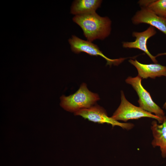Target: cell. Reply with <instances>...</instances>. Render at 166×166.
Returning a JSON list of instances; mask_svg holds the SVG:
<instances>
[{
    "label": "cell",
    "mask_w": 166,
    "mask_h": 166,
    "mask_svg": "<svg viewBox=\"0 0 166 166\" xmlns=\"http://www.w3.org/2000/svg\"><path fill=\"white\" fill-rule=\"evenodd\" d=\"M146 7L158 16L166 18V0H152Z\"/></svg>",
    "instance_id": "12"
},
{
    "label": "cell",
    "mask_w": 166,
    "mask_h": 166,
    "mask_svg": "<svg viewBox=\"0 0 166 166\" xmlns=\"http://www.w3.org/2000/svg\"><path fill=\"white\" fill-rule=\"evenodd\" d=\"M141 78L138 75L135 77H128L126 80L127 83L132 85L139 97L138 102L139 107L143 110L164 120L165 116L164 111L152 99L149 93L143 87Z\"/></svg>",
    "instance_id": "4"
},
{
    "label": "cell",
    "mask_w": 166,
    "mask_h": 166,
    "mask_svg": "<svg viewBox=\"0 0 166 166\" xmlns=\"http://www.w3.org/2000/svg\"><path fill=\"white\" fill-rule=\"evenodd\" d=\"M73 21L82 29L87 41L103 40L110 34L111 21L108 17H101L96 12L75 15Z\"/></svg>",
    "instance_id": "1"
},
{
    "label": "cell",
    "mask_w": 166,
    "mask_h": 166,
    "mask_svg": "<svg viewBox=\"0 0 166 166\" xmlns=\"http://www.w3.org/2000/svg\"><path fill=\"white\" fill-rule=\"evenodd\" d=\"M102 2L100 0H77L73 3L71 13L75 15H81L96 12Z\"/></svg>",
    "instance_id": "11"
},
{
    "label": "cell",
    "mask_w": 166,
    "mask_h": 166,
    "mask_svg": "<svg viewBox=\"0 0 166 166\" xmlns=\"http://www.w3.org/2000/svg\"><path fill=\"white\" fill-rule=\"evenodd\" d=\"M156 33L155 28L150 26L146 30L141 32H133L132 35L136 38L134 42H124L122 46L125 48H134L141 50L146 53L155 63H157L156 57L152 55L148 51L147 42L148 39L155 35Z\"/></svg>",
    "instance_id": "8"
},
{
    "label": "cell",
    "mask_w": 166,
    "mask_h": 166,
    "mask_svg": "<svg viewBox=\"0 0 166 166\" xmlns=\"http://www.w3.org/2000/svg\"><path fill=\"white\" fill-rule=\"evenodd\" d=\"M71 49L76 53L85 52L92 56H100L107 61L106 65L111 66L112 65H117L122 62L125 58H121L111 59L106 57L101 51L97 45L92 42L80 38L76 36L73 35L69 40Z\"/></svg>",
    "instance_id": "6"
},
{
    "label": "cell",
    "mask_w": 166,
    "mask_h": 166,
    "mask_svg": "<svg viewBox=\"0 0 166 166\" xmlns=\"http://www.w3.org/2000/svg\"><path fill=\"white\" fill-rule=\"evenodd\" d=\"M151 128L153 136L151 144L153 148L159 147L161 156L166 157V117L161 124L156 121L151 123Z\"/></svg>",
    "instance_id": "10"
},
{
    "label": "cell",
    "mask_w": 166,
    "mask_h": 166,
    "mask_svg": "<svg viewBox=\"0 0 166 166\" xmlns=\"http://www.w3.org/2000/svg\"><path fill=\"white\" fill-rule=\"evenodd\" d=\"M163 108L166 109V101L165 102V103H164V104L163 105Z\"/></svg>",
    "instance_id": "13"
},
{
    "label": "cell",
    "mask_w": 166,
    "mask_h": 166,
    "mask_svg": "<svg viewBox=\"0 0 166 166\" xmlns=\"http://www.w3.org/2000/svg\"><path fill=\"white\" fill-rule=\"evenodd\" d=\"M133 24H147L157 29L166 35V18L160 17L148 8L141 7L132 18Z\"/></svg>",
    "instance_id": "7"
},
{
    "label": "cell",
    "mask_w": 166,
    "mask_h": 166,
    "mask_svg": "<svg viewBox=\"0 0 166 166\" xmlns=\"http://www.w3.org/2000/svg\"><path fill=\"white\" fill-rule=\"evenodd\" d=\"M114 120L126 122L129 120L138 119L142 117L155 119L162 124L163 120L155 115L146 111L140 107L134 105L126 98L123 92H121V102L111 117Z\"/></svg>",
    "instance_id": "3"
},
{
    "label": "cell",
    "mask_w": 166,
    "mask_h": 166,
    "mask_svg": "<svg viewBox=\"0 0 166 166\" xmlns=\"http://www.w3.org/2000/svg\"><path fill=\"white\" fill-rule=\"evenodd\" d=\"M128 61L136 68L138 75L141 78H155L156 77H166V66L158 63L143 64L136 59H130Z\"/></svg>",
    "instance_id": "9"
},
{
    "label": "cell",
    "mask_w": 166,
    "mask_h": 166,
    "mask_svg": "<svg viewBox=\"0 0 166 166\" xmlns=\"http://www.w3.org/2000/svg\"><path fill=\"white\" fill-rule=\"evenodd\" d=\"M74 114L81 116L85 119L94 123H107L111 124L113 127L117 126L127 130L132 129L134 126L132 123H121L111 117H109L105 110L96 104L89 108L82 109L75 112Z\"/></svg>",
    "instance_id": "5"
},
{
    "label": "cell",
    "mask_w": 166,
    "mask_h": 166,
    "mask_svg": "<svg viewBox=\"0 0 166 166\" xmlns=\"http://www.w3.org/2000/svg\"><path fill=\"white\" fill-rule=\"evenodd\" d=\"M60 99V106L65 110L74 113L92 106L100 99L99 95L89 91L84 83L75 93L68 96L63 95Z\"/></svg>",
    "instance_id": "2"
}]
</instances>
